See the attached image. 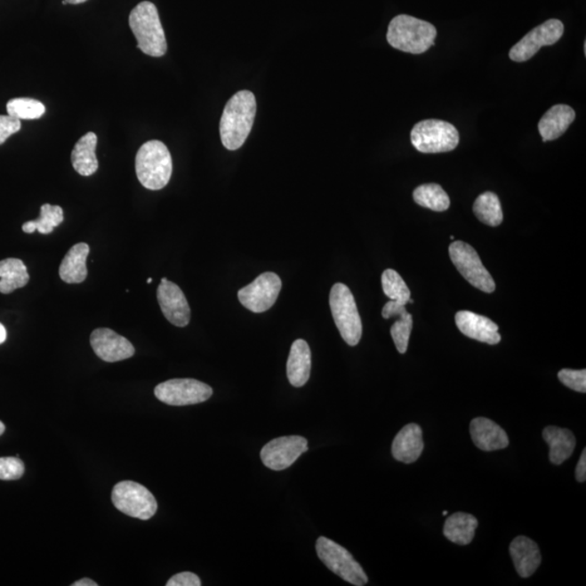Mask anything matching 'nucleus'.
Instances as JSON below:
<instances>
[{
	"instance_id": "f257e3e1",
	"label": "nucleus",
	"mask_w": 586,
	"mask_h": 586,
	"mask_svg": "<svg viewBox=\"0 0 586 586\" xmlns=\"http://www.w3.org/2000/svg\"><path fill=\"white\" fill-rule=\"evenodd\" d=\"M257 100L253 92L240 91L226 103L220 123L221 140L226 149L243 147L253 130Z\"/></svg>"
},
{
	"instance_id": "f03ea898",
	"label": "nucleus",
	"mask_w": 586,
	"mask_h": 586,
	"mask_svg": "<svg viewBox=\"0 0 586 586\" xmlns=\"http://www.w3.org/2000/svg\"><path fill=\"white\" fill-rule=\"evenodd\" d=\"M437 28L423 20L400 14L389 24L387 41L393 48L421 55L435 45Z\"/></svg>"
},
{
	"instance_id": "7ed1b4c3",
	"label": "nucleus",
	"mask_w": 586,
	"mask_h": 586,
	"mask_svg": "<svg viewBox=\"0 0 586 586\" xmlns=\"http://www.w3.org/2000/svg\"><path fill=\"white\" fill-rule=\"evenodd\" d=\"M135 165L138 181L149 190L164 189L173 172L170 151L160 140L145 142L137 152Z\"/></svg>"
},
{
	"instance_id": "20e7f679",
	"label": "nucleus",
	"mask_w": 586,
	"mask_h": 586,
	"mask_svg": "<svg viewBox=\"0 0 586 586\" xmlns=\"http://www.w3.org/2000/svg\"><path fill=\"white\" fill-rule=\"evenodd\" d=\"M130 28L137 39V48L148 56H165L167 43L159 12L154 4L142 2L132 10Z\"/></svg>"
},
{
	"instance_id": "39448f33",
	"label": "nucleus",
	"mask_w": 586,
	"mask_h": 586,
	"mask_svg": "<svg viewBox=\"0 0 586 586\" xmlns=\"http://www.w3.org/2000/svg\"><path fill=\"white\" fill-rule=\"evenodd\" d=\"M330 309L334 324L349 346L356 347L361 341L363 325L356 299L351 290L343 284H334L329 295Z\"/></svg>"
},
{
	"instance_id": "423d86ee",
	"label": "nucleus",
	"mask_w": 586,
	"mask_h": 586,
	"mask_svg": "<svg viewBox=\"0 0 586 586\" xmlns=\"http://www.w3.org/2000/svg\"><path fill=\"white\" fill-rule=\"evenodd\" d=\"M411 140L421 154H442L455 149L460 144V132L449 122L425 120L413 127Z\"/></svg>"
},
{
	"instance_id": "0eeeda50",
	"label": "nucleus",
	"mask_w": 586,
	"mask_h": 586,
	"mask_svg": "<svg viewBox=\"0 0 586 586\" xmlns=\"http://www.w3.org/2000/svg\"><path fill=\"white\" fill-rule=\"evenodd\" d=\"M317 551L324 565L340 578L357 586L367 584L368 578L361 565L336 542L321 536L317 542Z\"/></svg>"
},
{
	"instance_id": "6e6552de",
	"label": "nucleus",
	"mask_w": 586,
	"mask_h": 586,
	"mask_svg": "<svg viewBox=\"0 0 586 586\" xmlns=\"http://www.w3.org/2000/svg\"><path fill=\"white\" fill-rule=\"evenodd\" d=\"M112 503L121 513L140 520H149L157 513L155 496L135 481H122L113 487Z\"/></svg>"
},
{
	"instance_id": "1a4fd4ad",
	"label": "nucleus",
	"mask_w": 586,
	"mask_h": 586,
	"mask_svg": "<svg viewBox=\"0 0 586 586\" xmlns=\"http://www.w3.org/2000/svg\"><path fill=\"white\" fill-rule=\"evenodd\" d=\"M449 253L453 264L468 283L486 293L495 292L496 285L494 278L470 245L464 241H454L450 245Z\"/></svg>"
},
{
	"instance_id": "9d476101",
	"label": "nucleus",
	"mask_w": 586,
	"mask_h": 586,
	"mask_svg": "<svg viewBox=\"0 0 586 586\" xmlns=\"http://www.w3.org/2000/svg\"><path fill=\"white\" fill-rule=\"evenodd\" d=\"M213 394L212 388L196 379H171L155 389L157 400L172 406L194 405L208 401Z\"/></svg>"
},
{
	"instance_id": "9b49d317",
	"label": "nucleus",
	"mask_w": 586,
	"mask_h": 586,
	"mask_svg": "<svg viewBox=\"0 0 586 586\" xmlns=\"http://www.w3.org/2000/svg\"><path fill=\"white\" fill-rule=\"evenodd\" d=\"M565 27L558 19H550L532 29L510 49V60L525 62L534 57L543 46L554 45L563 36Z\"/></svg>"
},
{
	"instance_id": "f8f14e48",
	"label": "nucleus",
	"mask_w": 586,
	"mask_h": 586,
	"mask_svg": "<svg viewBox=\"0 0 586 586\" xmlns=\"http://www.w3.org/2000/svg\"><path fill=\"white\" fill-rule=\"evenodd\" d=\"M282 290V279L274 273L260 275L253 283L239 290L238 299L245 309L253 313L269 311Z\"/></svg>"
},
{
	"instance_id": "ddd939ff",
	"label": "nucleus",
	"mask_w": 586,
	"mask_h": 586,
	"mask_svg": "<svg viewBox=\"0 0 586 586\" xmlns=\"http://www.w3.org/2000/svg\"><path fill=\"white\" fill-rule=\"evenodd\" d=\"M309 450L308 440L300 436L280 437L261 451V460L269 470L280 471L293 465Z\"/></svg>"
},
{
	"instance_id": "4468645a",
	"label": "nucleus",
	"mask_w": 586,
	"mask_h": 586,
	"mask_svg": "<svg viewBox=\"0 0 586 586\" xmlns=\"http://www.w3.org/2000/svg\"><path fill=\"white\" fill-rule=\"evenodd\" d=\"M157 301L167 321L177 327H186L190 322V308L181 289L165 277L157 287Z\"/></svg>"
},
{
	"instance_id": "2eb2a0df",
	"label": "nucleus",
	"mask_w": 586,
	"mask_h": 586,
	"mask_svg": "<svg viewBox=\"0 0 586 586\" xmlns=\"http://www.w3.org/2000/svg\"><path fill=\"white\" fill-rule=\"evenodd\" d=\"M91 344L96 356L108 363L124 361L135 354V348L129 340L109 328L93 330Z\"/></svg>"
},
{
	"instance_id": "dca6fc26",
	"label": "nucleus",
	"mask_w": 586,
	"mask_h": 586,
	"mask_svg": "<svg viewBox=\"0 0 586 586\" xmlns=\"http://www.w3.org/2000/svg\"><path fill=\"white\" fill-rule=\"evenodd\" d=\"M455 323L460 332L468 338L491 344V346L501 342L499 326L490 318L482 317V315L470 311H460L455 315Z\"/></svg>"
},
{
	"instance_id": "f3484780",
	"label": "nucleus",
	"mask_w": 586,
	"mask_h": 586,
	"mask_svg": "<svg viewBox=\"0 0 586 586\" xmlns=\"http://www.w3.org/2000/svg\"><path fill=\"white\" fill-rule=\"evenodd\" d=\"M470 435L478 449L485 452L504 450L510 439L503 428L485 417L475 418L470 422Z\"/></svg>"
},
{
	"instance_id": "a211bd4d",
	"label": "nucleus",
	"mask_w": 586,
	"mask_h": 586,
	"mask_svg": "<svg viewBox=\"0 0 586 586\" xmlns=\"http://www.w3.org/2000/svg\"><path fill=\"white\" fill-rule=\"evenodd\" d=\"M425 447L421 428L416 423H408L394 437L392 455L397 461L412 464L421 457Z\"/></svg>"
},
{
	"instance_id": "6ab92c4d",
	"label": "nucleus",
	"mask_w": 586,
	"mask_h": 586,
	"mask_svg": "<svg viewBox=\"0 0 586 586\" xmlns=\"http://www.w3.org/2000/svg\"><path fill=\"white\" fill-rule=\"evenodd\" d=\"M511 559L521 578H529L541 565L538 544L526 536H517L510 546Z\"/></svg>"
},
{
	"instance_id": "aec40b11",
	"label": "nucleus",
	"mask_w": 586,
	"mask_h": 586,
	"mask_svg": "<svg viewBox=\"0 0 586 586\" xmlns=\"http://www.w3.org/2000/svg\"><path fill=\"white\" fill-rule=\"evenodd\" d=\"M312 356L309 344L303 339L295 340L287 362L289 382L295 388L303 387L311 375Z\"/></svg>"
},
{
	"instance_id": "412c9836",
	"label": "nucleus",
	"mask_w": 586,
	"mask_h": 586,
	"mask_svg": "<svg viewBox=\"0 0 586 586\" xmlns=\"http://www.w3.org/2000/svg\"><path fill=\"white\" fill-rule=\"evenodd\" d=\"M575 120V112L567 105H556L545 113L539 122V132L544 142L564 135Z\"/></svg>"
},
{
	"instance_id": "4be33fe9",
	"label": "nucleus",
	"mask_w": 586,
	"mask_h": 586,
	"mask_svg": "<svg viewBox=\"0 0 586 586\" xmlns=\"http://www.w3.org/2000/svg\"><path fill=\"white\" fill-rule=\"evenodd\" d=\"M381 314L385 319L398 317L397 321L392 325L390 333L397 351L401 354L405 353L413 329L412 314L407 312L405 305L398 304L392 300L383 307Z\"/></svg>"
},
{
	"instance_id": "5701e85b",
	"label": "nucleus",
	"mask_w": 586,
	"mask_h": 586,
	"mask_svg": "<svg viewBox=\"0 0 586 586\" xmlns=\"http://www.w3.org/2000/svg\"><path fill=\"white\" fill-rule=\"evenodd\" d=\"M90 245L77 244L68 250L62 260L59 276L67 284H81L87 278L86 260L90 254Z\"/></svg>"
},
{
	"instance_id": "b1692460",
	"label": "nucleus",
	"mask_w": 586,
	"mask_h": 586,
	"mask_svg": "<svg viewBox=\"0 0 586 586\" xmlns=\"http://www.w3.org/2000/svg\"><path fill=\"white\" fill-rule=\"evenodd\" d=\"M543 437L550 446V461L554 465H561L574 451L575 437L573 432L555 426L546 427Z\"/></svg>"
},
{
	"instance_id": "393cba45",
	"label": "nucleus",
	"mask_w": 586,
	"mask_h": 586,
	"mask_svg": "<svg viewBox=\"0 0 586 586\" xmlns=\"http://www.w3.org/2000/svg\"><path fill=\"white\" fill-rule=\"evenodd\" d=\"M97 135L95 132H87L76 142L72 151L71 160L74 170L82 176L95 174L98 166L96 157Z\"/></svg>"
},
{
	"instance_id": "a878e982",
	"label": "nucleus",
	"mask_w": 586,
	"mask_h": 586,
	"mask_svg": "<svg viewBox=\"0 0 586 586\" xmlns=\"http://www.w3.org/2000/svg\"><path fill=\"white\" fill-rule=\"evenodd\" d=\"M478 520L475 516L466 513H455L446 521L443 534L447 540L458 545L470 544L475 538L478 528Z\"/></svg>"
},
{
	"instance_id": "bb28decb",
	"label": "nucleus",
	"mask_w": 586,
	"mask_h": 586,
	"mask_svg": "<svg viewBox=\"0 0 586 586\" xmlns=\"http://www.w3.org/2000/svg\"><path fill=\"white\" fill-rule=\"evenodd\" d=\"M29 275L26 264L19 259L0 261V293L9 294L19 288L26 287Z\"/></svg>"
},
{
	"instance_id": "cd10ccee",
	"label": "nucleus",
	"mask_w": 586,
	"mask_h": 586,
	"mask_svg": "<svg viewBox=\"0 0 586 586\" xmlns=\"http://www.w3.org/2000/svg\"><path fill=\"white\" fill-rule=\"evenodd\" d=\"M474 213L478 220L492 228L501 225L504 218L499 197L491 191L478 197L474 204Z\"/></svg>"
},
{
	"instance_id": "c85d7f7f",
	"label": "nucleus",
	"mask_w": 586,
	"mask_h": 586,
	"mask_svg": "<svg viewBox=\"0 0 586 586\" xmlns=\"http://www.w3.org/2000/svg\"><path fill=\"white\" fill-rule=\"evenodd\" d=\"M413 200L422 208L436 212L446 211L450 208L449 195L437 184H425L413 190Z\"/></svg>"
},
{
	"instance_id": "c756f323",
	"label": "nucleus",
	"mask_w": 586,
	"mask_h": 586,
	"mask_svg": "<svg viewBox=\"0 0 586 586\" xmlns=\"http://www.w3.org/2000/svg\"><path fill=\"white\" fill-rule=\"evenodd\" d=\"M65 220L61 206L43 205L41 208V216L36 221H29L24 223L22 229L24 233L33 234L38 230L43 235L52 234L53 229L58 228Z\"/></svg>"
},
{
	"instance_id": "7c9ffc66",
	"label": "nucleus",
	"mask_w": 586,
	"mask_h": 586,
	"mask_svg": "<svg viewBox=\"0 0 586 586\" xmlns=\"http://www.w3.org/2000/svg\"><path fill=\"white\" fill-rule=\"evenodd\" d=\"M381 284L383 293L392 301L405 305V307L407 303L413 302L411 299V290L408 289L406 283L397 270L386 269L381 276Z\"/></svg>"
},
{
	"instance_id": "2f4dec72",
	"label": "nucleus",
	"mask_w": 586,
	"mask_h": 586,
	"mask_svg": "<svg viewBox=\"0 0 586 586\" xmlns=\"http://www.w3.org/2000/svg\"><path fill=\"white\" fill-rule=\"evenodd\" d=\"M8 116L21 120H36L45 115L46 108L32 98H14L7 103Z\"/></svg>"
},
{
	"instance_id": "473e14b6",
	"label": "nucleus",
	"mask_w": 586,
	"mask_h": 586,
	"mask_svg": "<svg viewBox=\"0 0 586 586\" xmlns=\"http://www.w3.org/2000/svg\"><path fill=\"white\" fill-rule=\"evenodd\" d=\"M24 470L23 462L18 457H0V480H18Z\"/></svg>"
},
{
	"instance_id": "72a5a7b5",
	"label": "nucleus",
	"mask_w": 586,
	"mask_h": 586,
	"mask_svg": "<svg viewBox=\"0 0 586 586\" xmlns=\"http://www.w3.org/2000/svg\"><path fill=\"white\" fill-rule=\"evenodd\" d=\"M558 378L561 383L571 390L585 393L586 392V371H574V369H563L558 373Z\"/></svg>"
},
{
	"instance_id": "f704fd0d",
	"label": "nucleus",
	"mask_w": 586,
	"mask_h": 586,
	"mask_svg": "<svg viewBox=\"0 0 586 586\" xmlns=\"http://www.w3.org/2000/svg\"><path fill=\"white\" fill-rule=\"evenodd\" d=\"M21 130V121L10 116H0V145Z\"/></svg>"
},
{
	"instance_id": "c9c22d12",
	"label": "nucleus",
	"mask_w": 586,
	"mask_h": 586,
	"mask_svg": "<svg viewBox=\"0 0 586 586\" xmlns=\"http://www.w3.org/2000/svg\"><path fill=\"white\" fill-rule=\"evenodd\" d=\"M201 581L198 575L193 573L177 574L169 580L166 586H200Z\"/></svg>"
},
{
	"instance_id": "e433bc0d",
	"label": "nucleus",
	"mask_w": 586,
	"mask_h": 586,
	"mask_svg": "<svg viewBox=\"0 0 586 586\" xmlns=\"http://www.w3.org/2000/svg\"><path fill=\"white\" fill-rule=\"evenodd\" d=\"M575 478L579 482H584L586 480V450L581 454L580 461L578 462L577 470H575Z\"/></svg>"
},
{
	"instance_id": "4c0bfd02",
	"label": "nucleus",
	"mask_w": 586,
	"mask_h": 586,
	"mask_svg": "<svg viewBox=\"0 0 586 586\" xmlns=\"http://www.w3.org/2000/svg\"><path fill=\"white\" fill-rule=\"evenodd\" d=\"M98 584L95 582V581H92L91 579H82L76 581V582H74L72 586H97Z\"/></svg>"
},
{
	"instance_id": "58836bf2",
	"label": "nucleus",
	"mask_w": 586,
	"mask_h": 586,
	"mask_svg": "<svg viewBox=\"0 0 586 586\" xmlns=\"http://www.w3.org/2000/svg\"><path fill=\"white\" fill-rule=\"evenodd\" d=\"M7 339V330L4 328V325L0 323V344L6 341Z\"/></svg>"
},
{
	"instance_id": "ea45409f",
	"label": "nucleus",
	"mask_w": 586,
	"mask_h": 586,
	"mask_svg": "<svg viewBox=\"0 0 586 586\" xmlns=\"http://www.w3.org/2000/svg\"><path fill=\"white\" fill-rule=\"evenodd\" d=\"M86 2L87 0H67V3L71 4H80Z\"/></svg>"
},
{
	"instance_id": "a19ab883",
	"label": "nucleus",
	"mask_w": 586,
	"mask_h": 586,
	"mask_svg": "<svg viewBox=\"0 0 586 586\" xmlns=\"http://www.w3.org/2000/svg\"><path fill=\"white\" fill-rule=\"evenodd\" d=\"M6 430V427H4V422L0 421V436L3 435V433Z\"/></svg>"
},
{
	"instance_id": "79ce46f5",
	"label": "nucleus",
	"mask_w": 586,
	"mask_h": 586,
	"mask_svg": "<svg viewBox=\"0 0 586 586\" xmlns=\"http://www.w3.org/2000/svg\"><path fill=\"white\" fill-rule=\"evenodd\" d=\"M447 513H449V511H447V510H445V511H443V513H442V515H443V516H446V515H447Z\"/></svg>"
},
{
	"instance_id": "37998d69",
	"label": "nucleus",
	"mask_w": 586,
	"mask_h": 586,
	"mask_svg": "<svg viewBox=\"0 0 586 586\" xmlns=\"http://www.w3.org/2000/svg\"><path fill=\"white\" fill-rule=\"evenodd\" d=\"M147 283H148V284L152 283V278H148V279H147Z\"/></svg>"
},
{
	"instance_id": "c03bdc74",
	"label": "nucleus",
	"mask_w": 586,
	"mask_h": 586,
	"mask_svg": "<svg viewBox=\"0 0 586 586\" xmlns=\"http://www.w3.org/2000/svg\"><path fill=\"white\" fill-rule=\"evenodd\" d=\"M67 0H63L62 4H67Z\"/></svg>"
}]
</instances>
